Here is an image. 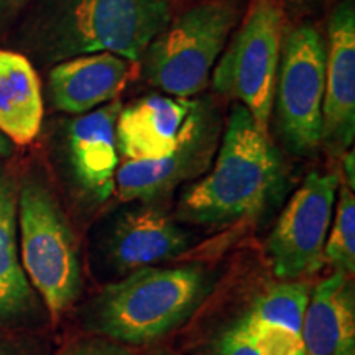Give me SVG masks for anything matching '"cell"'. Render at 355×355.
Returning a JSON list of instances; mask_svg holds the SVG:
<instances>
[{
  "label": "cell",
  "mask_w": 355,
  "mask_h": 355,
  "mask_svg": "<svg viewBox=\"0 0 355 355\" xmlns=\"http://www.w3.org/2000/svg\"><path fill=\"white\" fill-rule=\"evenodd\" d=\"M43 121L37 71L24 55L0 50V132L17 145L38 135Z\"/></svg>",
  "instance_id": "2e32d148"
},
{
  "label": "cell",
  "mask_w": 355,
  "mask_h": 355,
  "mask_svg": "<svg viewBox=\"0 0 355 355\" xmlns=\"http://www.w3.org/2000/svg\"><path fill=\"white\" fill-rule=\"evenodd\" d=\"M339 176L313 171L296 189L265 241L275 277L298 282L326 263L324 247L334 216Z\"/></svg>",
  "instance_id": "ba28073f"
},
{
  "label": "cell",
  "mask_w": 355,
  "mask_h": 355,
  "mask_svg": "<svg viewBox=\"0 0 355 355\" xmlns=\"http://www.w3.org/2000/svg\"><path fill=\"white\" fill-rule=\"evenodd\" d=\"M239 322L260 355H306L300 332L254 319L248 314L239 319Z\"/></svg>",
  "instance_id": "ffe728a7"
},
{
  "label": "cell",
  "mask_w": 355,
  "mask_h": 355,
  "mask_svg": "<svg viewBox=\"0 0 355 355\" xmlns=\"http://www.w3.org/2000/svg\"><path fill=\"white\" fill-rule=\"evenodd\" d=\"M150 355H178L175 352H171V350H165V349H159V350H155Z\"/></svg>",
  "instance_id": "484cf974"
},
{
  "label": "cell",
  "mask_w": 355,
  "mask_h": 355,
  "mask_svg": "<svg viewBox=\"0 0 355 355\" xmlns=\"http://www.w3.org/2000/svg\"><path fill=\"white\" fill-rule=\"evenodd\" d=\"M10 152H12L10 140H8L7 137L0 132V157H7V155H10Z\"/></svg>",
  "instance_id": "d4e9b609"
},
{
  "label": "cell",
  "mask_w": 355,
  "mask_h": 355,
  "mask_svg": "<svg viewBox=\"0 0 355 355\" xmlns=\"http://www.w3.org/2000/svg\"><path fill=\"white\" fill-rule=\"evenodd\" d=\"M355 135V8L343 0L329 20L326 43V84L321 144L343 153Z\"/></svg>",
  "instance_id": "30bf717a"
},
{
  "label": "cell",
  "mask_w": 355,
  "mask_h": 355,
  "mask_svg": "<svg viewBox=\"0 0 355 355\" xmlns=\"http://www.w3.org/2000/svg\"><path fill=\"white\" fill-rule=\"evenodd\" d=\"M26 0H0V12H13L20 8Z\"/></svg>",
  "instance_id": "cb8c5ba5"
},
{
  "label": "cell",
  "mask_w": 355,
  "mask_h": 355,
  "mask_svg": "<svg viewBox=\"0 0 355 355\" xmlns=\"http://www.w3.org/2000/svg\"><path fill=\"white\" fill-rule=\"evenodd\" d=\"M344 171H345V176H347V184L350 189L354 191V181H355V178H354V152L352 150H350L349 153H345L344 155Z\"/></svg>",
  "instance_id": "603a6c76"
},
{
  "label": "cell",
  "mask_w": 355,
  "mask_h": 355,
  "mask_svg": "<svg viewBox=\"0 0 355 355\" xmlns=\"http://www.w3.org/2000/svg\"><path fill=\"white\" fill-rule=\"evenodd\" d=\"M191 235L165 211L150 202L122 212L105 239V257L119 273L175 260L189 247Z\"/></svg>",
  "instance_id": "8fae6325"
},
{
  "label": "cell",
  "mask_w": 355,
  "mask_h": 355,
  "mask_svg": "<svg viewBox=\"0 0 355 355\" xmlns=\"http://www.w3.org/2000/svg\"><path fill=\"white\" fill-rule=\"evenodd\" d=\"M170 20L168 0H56L48 38L56 58L107 51L135 61Z\"/></svg>",
  "instance_id": "3957f363"
},
{
  "label": "cell",
  "mask_w": 355,
  "mask_h": 355,
  "mask_svg": "<svg viewBox=\"0 0 355 355\" xmlns=\"http://www.w3.org/2000/svg\"><path fill=\"white\" fill-rule=\"evenodd\" d=\"M217 117L209 105L194 101L170 155L148 162H123L117 168L115 188L119 198L123 202H152L206 170L217 152Z\"/></svg>",
  "instance_id": "9c48e42d"
},
{
  "label": "cell",
  "mask_w": 355,
  "mask_h": 355,
  "mask_svg": "<svg viewBox=\"0 0 355 355\" xmlns=\"http://www.w3.org/2000/svg\"><path fill=\"white\" fill-rule=\"evenodd\" d=\"M19 196L13 181L0 175V321L20 316L32 303V290L17 245Z\"/></svg>",
  "instance_id": "e0dca14e"
},
{
  "label": "cell",
  "mask_w": 355,
  "mask_h": 355,
  "mask_svg": "<svg viewBox=\"0 0 355 355\" xmlns=\"http://www.w3.org/2000/svg\"><path fill=\"white\" fill-rule=\"evenodd\" d=\"M58 355H132L130 349L107 337H81L66 345Z\"/></svg>",
  "instance_id": "44dd1931"
},
{
  "label": "cell",
  "mask_w": 355,
  "mask_h": 355,
  "mask_svg": "<svg viewBox=\"0 0 355 355\" xmlns=\"http://www.w3.org/2000/svg\"><path fill=\"white\" fill-rule=\"evenodd\" d=\"M193 105L189 99L152 94L122 107L115 122L117 152L125 162L170 155Z\"/></svg>",
  "instance_id": "4fadbf2b"
},
{
  "label": "cell",
  "mask_w": 355,
  "mask_h": 355,
  "mask_svg": "<svg viewBox=\"0 0 355 355\" xmlns=\"http://www.w3.org/2000/svg\"><path fill=\"white\" fill-rule=\"evenodd\" d=\"M306 355H355L352 277L336 272L311 291L303 327Z\"/></svg>",
  "instance_id": "9a60e30c"
},
{
  "label": "cell",
  "mask_w": 355,
  "mask_h": 355,
  "mask_svg": "<svg viewBox=\"0 0 355 355\" xmlns=\"http://www.w3.org/2000/svg\"><path fill=\"white\" fill-rule=\"evenodd\" d=\"M122 102L97 107L74 119L68 127L69 165L83 193L104 202L115 191L119 152L115 141V122Z\"/></svg>",
  "instance_id": "7c38bea8"
},
{
  "label": "cell",
  "mask_w": 355,
  "mask_h": 355,
  "mask_svg": "<svg viewBox=\"0 0 355 355\" xmlns=\"http://www.w3.org/2000/svg\"><path fill=\"white\" fill-rule=\"evenodd\" d=\"M237 15L232 0H207L171 19L144 53L146 81L181 99L201 92Z\"/></svg>",
  "instance_id": "277c9868"
},
{
  "label": "cell",
  "mask_w": 355,
  "mask_h": 355,
  "mask_svg": "<svg viewBox=\"0 0 355 355\" xmlns=\"http://www.w3.org/2000/svg\"><path fill=\"white\" fill-rule=\"evenodd\" d=\"M285 186L286 166L278 148L245 105L237 104L214 166L181 194L176 219L207 227L255 219L278 201Z\"/></svg>",
  "instance_id": "6da1fadb"
},
{
  "label": "cell",
  "mask_w": 355,
  "mask_h": 355,
  "mask_svg": "<svg viewBox=\"0 0 355 355\" xmlns=\"http://www.w3.org/2000/svg\"><path fill=\"white\" fill-rule=\"evenodd\" d=\"M21 266L58 319L81 291L78 243L69 222L53 194L37 181L19 194Z\"/></svg>",
  "instance_id": "5b68a950"
},
{
  "label": "cell",
  "mask_w": 355,
  "mask_h": 355,
  "mask_svg": "<svg viewBox=\"0 0 355 355\" xmlns=\"http://www.w3.org/2000/svg\"><path fill=\"white\" fill-rule=\"evenodd\" d=\"M332 217L334 220L327 234L324 259L336 272L352 277L355 272V198L347 184L340 186L336 216Z\"/></svg>",
  "instance_id": "d6986e66"
},
{
  "label": "cell",
  "mask_w": 355,
  "mask_h": 355,
  "mask_svg": "<svg viewBox=\"0 0 355 355\" xmlns=\"http://www.w3.org/2000/svg\"><path fill=\"white\" fill-rule=\"evenodd\" d=\"M211 355H260L250 343L241 322H235L229 329L220 332L216 343L212 344Z\"/></svg>",
  "instance_id": "7402d4cb"
},
{
  "label": "cell",
  "mask_w": 355,
  "mask_h": 355,
  "mask_svg": "<svg viewBox=\"0 0 355 355\" xmlns=\"http://www.w3.org/2000/svg\"><path fill=\"white\" fill-rule=\"evenodd\" d=\"M127 79V60L114 53L69 58L50 73L53 104L68 114L91 112L121 94Z\"/></svg>",
  "instance_id": "5bb4252c"
},
{
  "label": "cell",
  "mask_w": 355,
  "mask_h": 355,
  "mask_svg": "<svg viewBox=\"0 0 355 355\" xmlns=\"http://www.w3.org/2000/svg\"><path fill=\"white\" fill-rule=\"evenodd\" d=\"M309 296L311 286L306 282L278 283L260 295L247 314L254 319L278 324L301 334Z\"/></svg>",
  "instance_id": "ac0fdd59"
},
{
  "label": "cell",
  "mask_w": 355,
  "mask_h": 355,
  "mask_svg": "<svg viewBox=\"0 0 355 355\" xmlns=\"http://www.w3.org/2000/svg\"><path fill=\"white\" fill-rule=\"evenodd\" d=\"M283 30V12L277 3L255 2L212 73L217 94L245 105L265 133L273 110Z\"/></svg>",
  "instance_id": "8992f818"
},
{
  "label": "cell",
  "mask_w": 355,
  "mask_h": 355,
  "mask_svg": "<svg viewBox=\"0 0 355 355\" xmlns=\"http://www.w3.org/2000/svg\"><path fill=\"white\" fill-rule=\"evenodd\" d=\"M326 42L313 25L293 28L282 46L275 87L278 132L286 148L308 155L321 145Z\"/></svg>",
  "instance_id": "52a82bcc"
},
{
  "label": "cell",
  "mask_w": 355,
  "mask_h": 355,
  "mask_svg": "<svg viewBox=\"0 0 355 355\" xmlns=\"http://www.w3.org/2000/svg\"><path fill=\"white\" fill-rule=\"evenodd\" d=\"M211 288L212 277L202 266H146L96 296L87 326L96 336L123 345L150 344L188 321Z\"/></svg>",
  "instance_id": "7a4b0ae2"
}]
</instances>
